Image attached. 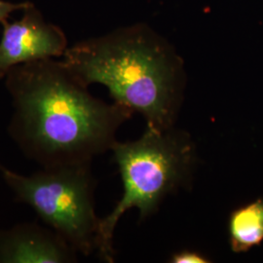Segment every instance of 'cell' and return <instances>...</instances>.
Masks as SVG:
<instances>
[{
	"instance_id": "10",
	"label": "cell",
	"mask_w": 263,
	"mask_h": 263,
	"mask_svg": "<svg viewBox=\"0 0 263 263\" xmlns=\"http://www.w3.org/2000/svg\"><path fill=\"white\" fill-rule=\"evenodd\" d=\"M1 167H2V165H1V164H0V168H1Z\"/></svg>"
},
{
	"instance_id": "6",
	"label": "cell",
	"mask_w": 263,
	"mask_h": 263,
	"mask_svg": "<svg viewBox=\"0 0 263 263\" xmlns=\"http://www.w3.org/2000/svg\"><path fill=\"white\" fill-rule=\"evenodd\" d=\"M76 254L55 230L37 223L0 230V263H70Z\"/></svg>"
},
{
	"instance_id": "2",
	"label": "cell",
	"mask_w": 263,
	"mask_h": 263,
	"mask_svg": "<svg viewBox=\"0 0 263 263\" xmlns=\"http://www.w3.org/2000/svg\"><path fill=\"white\" fill-rule=\"evenodd\" d=\"M62 61L85 86L103 85L114 103L140 113L147 127L173 128L185 88L184 64L147 25L123 27L77 42Z\"/></svg>"
},
{
	"instance_id": "5",
	"label": "cell",
	"mask_w": 263,
	"mask_h": 263,
	"mask_svg": "<svg viewBox=\"0 0 263 263\" xmlns=\"http://www.w3.org/2000/svg\"><path fill=\"white\" fill-rule=\"evenodd\" d=\"M23 16L2 25L0 38V79L14 66L64 57L68 45L65 31L44 19L29 1Z\"/></svg>"
},
{
	"instance_id": "1",
	"label": "cell",
	"mask_w": 263,
	"mask_h": 263,
	"mask_svg": "<svg viewBox=\"0 0 263 263\" xmlns=\"http://www.w3.org/2000/svg\"><path fill=\"white\" fill-rule=\"evenodd\" d=\"M4 79L14 107L8 133L44 169L91 163L111 149L119 127L133 115L93 97L63 61L14 66Z\"/></svg>"
},
{
	"instance_id": "9",
	"label": "cell",
	"mask_w": 263,
	"mask_h": 263,
	"mask_svg": "<svg viewBox=\"0 0 263 263\" xmlns=\"http://www.w3.org/2000/svg\"><path fill=\"white\" fill-rule=\"evenodd\" d=\"M171 262L174 263H207L211 262L206 256L194 251H181L172 256Z\"/></svg>"
},
{
	"instance_id": "8",
	"label": "cell",
	"mask_w": 263,
	"mask_h": 263,
	"mask_svg": "<svg viewBox=\"0 0 263 263\" xmlns=\"http://www.w3.org/2000/svg\"><path fill=\"white\" fill-rule=\"evenodd\" d=\"M29 1H24V2H10L6 0H0V24L1 26L4 25L9 21L11 14L17 11H23L28 5Z\"/></svg>"
},
{
	"instance_id": "7",
	"label": "cell",
	"mask_w": 263,
	"mask_h": 263,
	"mask_svg": "<svg viewBox=\"0 0 263 263\" xmlns=\"http://www.w3.org/2000/svg\"><path fill=\"white\" fill-rule=\"evenodd\" d=\"M228 233L233 253H247L263 242V198L236 209L229 217Z\"/></svg>"
},
{
	"instance_id": "3",
	"label": "cell",
	"mask_w": 263,
	"mask_h": 263,
	"mask_svg": "<svg viewBox=\"0 0 263 263\" xmlns=\"http://www.w3.org/2000/svg\"><path fill=\"white\" fill-rule=\"evenodd\" d=\"M123 182V195L112 212L100 220L98 250L106 262L114 261L113 234L121 216L137 208L141 219L157 211L164 197L186 183L196 152L187 134L147 127L139 140L115 141L111 147Z\"/></svg>"
},
{
	"instance_id": "4",
	"label": "cell",
	"mask_w": 263,
	"mask_h": 263,
	"mask_svg": "<svg viewBox=\"0 0 263 263\" xmlns=\"http://www.w3.org/2000/svg\"><path fill=\"white\" fill-rule=\"evenodd\" d=\"M91 163L42 168L23 176L5 167L0 173L16 200L36 213L77 253H97L100 220L95 211L96 180Z\"/></svg>"
}]
</instances>
